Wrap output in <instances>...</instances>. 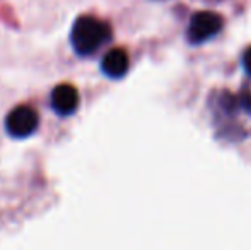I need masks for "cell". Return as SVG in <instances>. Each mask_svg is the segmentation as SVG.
Instances as JSON below:
<instances>
[{
	"label": "cell",
	"instance_id": "6da1fadb",
	"mask_svg": "<svg viewBox=\"0 0 251 250\" xmlns=\"http://www.w3.org/2000/svg\"><path fill=\"white\" fill-rule=\"evenodd\" d=\"M111 40V29L106 23L91 16H82L74 23L70 43L79 55H93Z\"/></svg>",
	"mask_w": 251,
	"mask_h": 250
},
{
	"label": "cell",
	"instance_id": "7a4b0ae2",
	"mask_svg": "<svg viewBox=\"0 0 251 250\" xmlns=\"http://www.w3.org/2000/svg\"><path fill=\"white\" fill-rule=\"evenodd\" d=\"M222 17L215 12H197L192 17L188 26V41L192 45H201L205 41L212 40L214 36H217L219 31L222 29Z\"/></svg>",
	"mask_w": 251,
	"mask_h": 250
},
{
	"label": "cell",
	"instance_id": "3957f363",
	"mask_svg": "<svg viewBox=\"0 0 251 250\" xmlns=\"http://www.w3.org/2000/svg\"><path fill=\"white\" fill-rule=\"evenodd\" d=\"M40 118L31 107H17L7 115L5 130L14 139H26L33 136L38 129Z\"/></svg>",
	"mask_w": 251,
	"mask_h": 250
},
{
	"label": "cell",
	"instance_id": "277c9868",
	"mask_svg": "<svg viewBox=\"0 0 251 250\" xmlns=\"http://www.w3.org/2000/svg\"><path fill=\"white\" fill-rule=\"evenodd\" d=\"M51 107L62 117L72 115L79 107V93L74 86L69 84H62V86L55 87L51 93Z\"/></svg>",
	"mask_w": 251,
	"mask_h": 250
},
{
	"label": "cell",
	"instance_id": "5b68a950",
	"mask_svg": "<svg viewBox=\"0 0 251 250\" xmlns=\"http://www.w3.org/2000/svg\"><path fill=\"white\" fill-rule=\"evenodd\" d=\"M130 65L128 55H126L125 50L122 48H115V50L108 52V54L102 57L101 62V70L111 79H120L126 74Z\"/></svg>",
	"mask_w": 251,
	"mask_h": 250
},
{
	"label": "cell",
	"instance_id": "8992f818",
	"mask_svg": "<svg viewBox=\"0 0 251 250\" xmlns=\"http://www.w3.org/2000/svg\"><path fill=\"white\" fill-rule=\"evenodd\" d=\"M243 67H245V70L251 76V47L243 55Z\"/></svg>",
	"mask_w": 251,
	"mask_h": 250
}]
</instances>
